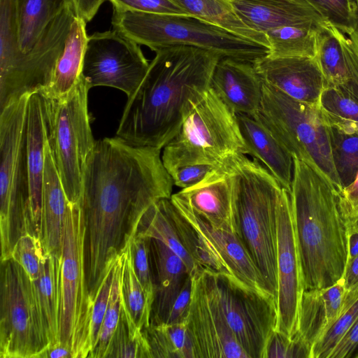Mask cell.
I'll return each instance as SVG.
<instances>
[{"label":"cell","mask_w":358,"mask_h":358,"mask_svg":"<svg viewBox=\"0 0 358 358\" xmlns=\"http://www.w3.org/2000/svg\"><path fill=\"white\" fill-rule=\"evenodd\" d=\"M358 317V282L346 289L341 313L313 345L310 358H328L336 343Z\"/></svg>","instance_id":"8d00e7d4"},{"label":"cell","mask_w":358,"mask_h":358,"mask_svg":"<svg viewBox=\"0 0 358 358\" xmlns=\"http://www.w3.org/2000/svg\"><path fill=\"white\" fill-rule=\"evenodd\" d=\"M152 358H195L185 322L152 324L143 329Z\"/></svg>","instance_id":"e575fe53"},{"label":"cell","mask_w":358,"mask_h":358,"mask_svg":"<svg viewBox=\"0 0 358 358\" xmlns=\"http://www.w3.org/2000/svg\"><path fill=\"white\" fill-rule=\"evenodd\" d=\"M277 273L276 330L292 338L297 330L304 289L290 196L285 188L282 189L278 206Z\"/></svg>","instance_id":"2e32d148"},{"label":"cell","mask_w":358,"mask_h":358,"mask_svg":"<svg viewBox=\"0 0 358 358\" xmlns=\"http://www.w3.org/2000/svg\"><path fill=\"white\" fill-rule=\"evenodd\" d=\"M76 12L69 4L48 25L34 48L21 52L15 13H0V110L26 94L45 92L51 85Z\"/></svg>","instance_id":"8992f818"},{"label":"cell","mask_w":358,"mask_h":358,"mask_svg":"<svg viewBox=\"0 0 358 358\" xmlns=\"http://www.w3.org/2000/svg\"><path fill=\"white\" fill-rule=\"evenodd\" d=\"M36 358H73L69 348L60 342L48 345Z\"/></svg>","instance_id":"db71d44e"},{"label":"cell","mask_w":358,"mask_h":358,"mask_svg":"<svg viewBox=\"0 0 358 358\" xmlns=\"http://www.w3.org/2000/svg\"><path fill=\"white\" fill-rule=\"evenodd\" d=\"M161 150L115 136L96 141L88 157L78 203L85 218L86 275L92 300L135 237L144 213L172 195L173 182Z\"/></svg>","instance_id":"6da1fadb"},{"label":"cell","mask_w":358,"mask_h":358,"mask_svg":"<svg viewBox=\"0 0 358 358\" xmlns=\"http://www.w3.org/2000/svg\"><path fill=\"white\" fill-rule=\"evenodd\" d=\"M72 0H15L19 48L31 50L50 23Z\"/></svg>","instance_id":"83f0119b"},{"label":"cell","mask_w":358,"mask_h":358,"mask_svg":"<svg viewBox=\"0 0 358 358\" xmlns=\"http://www.w3.org/2000/svg\"><path fill=\"white\" fill-rule=\"evenodd\" d=\"M329 23L348 36L357 25L356 0H305Z\"/></svg>","instance_id":"60d3db41"},{"label":"cell","mask_w":358,"mask_h":358,"mask_svg":"<svg viewBox=\"0 0 358 358\" xmlns=\"http://www.w3.org/2000/svg\"><path fill=\"white\" fill-rule=\"evenodd\" d=\"M340 30L327 23L320 30L315 57L327 87L344 89L350 80V71L340 39Z\"/></svg>","instance_id":"d6a6232c"},{"label":"cell","mask_w":358,"mask_h":358,"mask_svg":"<svg viewBox=\"0 0 358 358\" xmlns=\"http://www.w3.org/2000/svg\"><path fill=\"white\" fill-rule=\"evenodd\" d=\"M236 117L247 155L261 162L289 192L294 174L292 155L254 117L245 114H236Z\"/></svg>","instance_id":"d4e9b609"},{"label":"cell","mask_w":358,"mask_h":358,"mask_svg":"<svg viewBox=\"0 0 358 358\" xmlns=\"http://www.w3.org/2000/svg\"><path fill=\"white\" fill-rule=\"evenodd\" d=\"M45 257L39 237L27 233L22 235L17 241L11 258L16 261L24 269L29 278L34 281L40 276Z\"/></svg>","instance_id":"b9f144b4"},{"label":"cell","mask_w":358,"mask_h":358,"mask_svg":"<svg viewBox=\"0 0 358 358\" xmlns=\"http://www.w3.org/2000/svg\"><path fill=\"white\" fill-rule=\"evenodd\" d=\"M241 20L265 34L283 26L323 27L328 22L310 4L289 0H230Z\"/></svg>","instance_id":"7402d4cb"},{"label":"cell","mask_w":358,"mask_h":358,"mask_svg":"<svg viewBox=\"0 0 358 358\" xmlns=\"http://www.w3.org/2000/svg\"><path fill=\"white\" fill-rule=\"evenodd\" d=\"M48 139L44 94L29 95L26 120L27 162L29 186V232L40 238L45 145Z\"/></svg>","instance_id":"d6986e66"},{"label":"cell","mask_w":358,"mask_h":358,"mask_svg":"<svg viewBox=\"0 0 358 358\" xmlns=\"http://www.w3.org/2000/svg\"><path fill=\"white\" fill-rule=\"evenodd\" d=\"M129 245L136 274L145 291L154 301L155 291L150 257V238L135 236Z\"/></svg>","instance_id":"7bdbcfd3"},{"label":"cell","mask_w":358,"mask_h":358,"mask_svg":"<svg viewBox=\"0 0 358 358\" xmlns=\"http://www.w3.org/2000/svg\"><path fill=\"white\" fill-rule=\"evenodd\" d=\"M155 300L150 324H164L189 275L183 260L162 242L150 238Z\"/></svg>","instance_id":"cb8c5ba5"},{"label":"cell","mask_w":358,"mask_h":358,"mask_svg":"<svg viewBox=\"0 0 358 358\" xmlns=\"http://www.w3.org/2000/svg\"><path fill=\"white\" fill-rule=\"evenodd\" d=\"M114 266L115 264L106 273L94 299L90 334L92 352L97 343L99 331L107 309L113 278Z\"/></svg>","instance_id":"bcb514c9"},{"label":"cell","mask_w":358,"mask_h":358,"mask_svg":"<svg viewBox=\"0 0 358 358\" xmlns=\"http://www.w3.org/2000/svg\"><path fill=\"white\" fill-rule=\"evenodd\" d=\"M45 255L40 276L32 282L50 345L59 342L56 282L57 257L52 255Z\"/></svg>","instance_id":"836d02e7"},{"label":"cell","mask_w":358,"mask_h":358,"mask_svg":"<svg viewBox=\"0 0 358 358\" xmlns=\"http://www.w3.org/2000/svg\"><path fill=\"white\" fill-rule=\"evenodd\" d=\"M49 343L32 280L13 259L0 266V357L36 358Z\"/></svg>","instance_id":"7c38bea8"},{"label":"cell","mask_w":358,"mask_h":358,"mask_svg":"<svg viewBox=\"0 0 358 358\" xmlns=\"http://www.w3.org/2000/svg\"><path fill=\"white\" fill-rule=\"evenodd\" d=\"M208 292L249 358H264L268 341L276 330L275 299L221 274L202 271Z\"/></svg>","instance_id":"4fadbf2b"},{"label":"cell","mask_w":358,"mask_h":358,"mask_svg":"<svg viewBox=\"0 0 358 358\" xmlns=\"http://www.w3.org/2000/svg\"><path fill=\"white\" fill-rule=\"evenodd\" d=\"M338 199L345 220L358 211V174L352 183L338 192Z\"/></svg>","instance_id":"816d5d0a"},{"label":"cell","mask_w":358,"mask_h":358,"mask_svg":"<svg viewBox=\"0 0 358 358\" xmlns=\"http://www.w3.org/2000/svg\"><path fill=\"white\" fill-rule=\"evenodd\" d=\"M339 36L350 76V83L343 90L358 99V20L352 33L347 36L340 31Z\"/></svg>","instance_id":"7dc6e473"},{"label":"cell","mask_w":358,"mask_h":358,"mask_svg":"<svg viewBox=\"0 0 358 358\" xmlns=\"http://www.w3.org/2000/svg\"><path fill=\"white\" fill-rule=\"evenodd\" d=\"M112 24L113 29L152 51L170 45H189L252 64L269 53L266 46L193 15L113 9Z\"/></svg>","instance_id":"5b68a950"},{"label":"cell","mask_w":358,"mask_h":358,"mask_svg":"<svg viewBox=\"0 0 358 358\" xmlns=\"http://www.w3.org/2000/svg\"><path fill=\"white\" fill-rule=\"evenodd\" d=\"M113 9L133 10L144 13L189 15L182 8L173 0H109Z\"/></svg>","instance_id":"f6af8a7d"},{"label":"cell","mask_w":358,"mask_h":358,"mask_svg":"<svg viewBox=\"0 0 358 358\" xmlns=\"http://www.w3.org/2000/svg\"><path fill=\"white\" fill-rule=\"evenodd\" d=\"M104 357L152 358L143 330L128 321L122 303L120 320Z\"/></svg>","instance_id":"f35d334b"},{"label":"cell","mask_w":358,"mask_h":358,"mask_svg":"<svg viewBox=\"0 0 358 358\" xmlns=\"http://www.w3.org/2000/svg\"><path fill=\"white\" fill-rule=\"evenodd\" d=\"M69 202L47 139L40 234L45 255H52L57 258L60 256L64 221Z\"/></svg>","instance_id":"484cf974"},{"label":"cell","mask_w":358,"mask_h":358,"mask_svg":"<svg viewBox=\"0 0 358 358\" xmlns=\"http://www.w3.org/2000/svg\"><path fill=\"white\" fill-rule=\"evenodd\" d=\"M155 52L143 80L128 96L116 136L134 145L162 150L210 87L222 57L183 45Z\"/></svg>","instance_id":"7a4b0ae2"},{"label":"cell","mask_w":358,"mask_h":358,"mask_svg":"<svg viewBox=\"0 0 358 358\" xmlns=\"http://www.w3.org/2000/svg\"><path fill=\"white\" fill-rule=\"evenodd\" d=\"M329 127L333 162L343 189L358 174V133L348 134Z\"/></svg>","instance_id":"74e56055"},{"label":"cell","mask_w":358,"mask_h":358,"mask_svg":"<svg viewBox=\"0 0 358 358\" xmlns=\"http://www.w3.org/2000/svg\"><path fill=\"white\" fill-rule=\"evenodd\" d=\"M171 198L152 204L143 215L136 236L158 240L178 255L186 264L189 275L199 270L186 249L173 222L170 213Z\"/></svg>","instance_id":"f546056e"},{"label":"cell","mask_w":358,"mask_h":358,"mask_svg":"<svg viewBox=\"0 0 358 358\" xmlns=\"http://www.w3.org/2000/svg\"><path fill=\"white\" fill-rule=\"evenodd\" d=\"M173 194L212 226L237 234L227 159L200 182Z\"/></svg>","instance_id":"ffe728a7"},{"label":"cell","mask_w":358,"mask_h":358,"mask_svg":"<svg viewBox=\"0 0 358 358\" xmlns=\"http://www.w3.org/2000/svg\"><path fill=\"white\" fill-rule=\"evenodd\" d=\"M354 358H358V352L355 355V356L354 357Z\"/></svg>","instance_id":"91938a15"},{"label":"cell","mask_w":358,"mask_h":358,"mask_svg":"<svg viewBox=\"0 0 358 358\" xmlns=\"http://www.w3.org/2000/svg\"><path fill=\"white\" fill-rule=\"evenodd\" d=\"M210 87L234 113L252 117L257 113L263 80L252 63L221 58L213 71Z\"/></svg>","instance_id":"44dd1931"},{"label":"cell","mask_w":358,"mask_h":358,"mask_svg":"<svg viewBox=\"0 0 358 358\" xmlns=\"http://www.w3.org/2000/svg\"><path fill=\"white\" fill-rule=\"evenodd\" d=\"M348 229L358 231V211L346 219Z\"/></svg>","instance_id":"6f0895ef"},{"label":"cell","mask_w":358,"mask_h":358,"mask_svg":"<svg viewBox=\"0 0 358 358\" xmlns=\"http://www.w3.org/2000/svg\"><path fill=\"white\" fill-rule=\"evenodd\" d=\"M323 27L283 26L268 30L264 34L269 44L268 56L315 58Z\"/></svg>","instance_id":"1f68e13d"},{"label":"cell","mask_w":358,"mask_h":358,"mask_svg":"<svg viewBox=\"0 0 358 358\" xmlns=\"http://www.w3.org/2000/svg\"><path fill=\"white\" fill-rule=\"evenodd\" d=\"M253 65L266 83L297 101L318 106L327 85L315 58L266 55Z\"/></svg>","instance_id":"ac0fdd59"},{"label":"cell","mask_w":358,"mask_h":358,"mask_svg":"<svg viewBox=\"0 0 358 358\" xmlns=\"http://www.w3.org/2000/svg\"><path fill=\"white\" fill-rule=\"evenodd\" d=\"M260 122L292 156L316 166L342 187L333 162L329 127L318 106L297 101L263 80Z\"/></svg>","instance_id":"30bf717a"},{"label":"cell","mask_w":358,"mask_h":358,"mask_svg":"<svg viewBox=\"0 0 358 358\" xmlns=\"http://www.w3.org/2000/svg\"><path fill=\"white\" fill-rule=\"evenodd\" d=\"M122 266V255L117 257L115 263L107 309L99 331L97 343L89 357H104L117 326L121 311L120 276Z\"/></svg>","instance_id":"ab89813d"},{"label":"cell","mask_w":358,"mask_h":358,"mask_svg":"<svg viewBox=\"0 0 358 358\" xmlns=\"http://www.w3.org/2000/svg\"><path fill=\"white\" fill-rule=\"evenodd\" d=\"M358 352V317L334 346L328 358L354 357Z\"/></svg>","instance_id":"f907efd6"},{"label":"cell","mask_w":358,"mask_h":358,"mask_svg":"<svg viewBox=\"0 0 358 358\" xmlns=\"http://www.w3.org/2000/svg\"><path fill=\"white\" fill-rule=\"evenodd\" d=\"M246 155L236 114L210 87L163 148L162 159L169 174L196 164L218 166L236 155Z\"/></svg>","instance_id":"ba28073f"},{"label":"cell","mask_w":358,"mask_h":358,"mask_svg":"<svg viewBox=\"0 0 358 358\" xmlns=\"http://www.w3.org/2000/svg\"><path fill=\"white\" fill-rule=\"evenodd\" d=\"M184 322L195 358H249L208 292L202 271L192 276L190 304Z\"/></svg>","instance_id":"e0dca14e"},{"label":"cell","mask_w":358,"mask_h":358,"mask_svg":"<svg viewBox=\"0 0 358 358\" xmlns=\"http://www.w3.org/2000/svg\"><path fill=\"white\" fill-rule=\"evenodd\" d=\"M86 223L78 203L69 202L65 215L61 254L57 258V296L59 342L73 358L89 357L94 301L87 283Z\"/></svg>","instance_id":"52a82bcc"},{"label":"cell","mask_w":358,"mask_h":358,"mask_svg":"<svg viewBox=\"0 0 358 358\" xmlns=\"http://www.w3.org/2000/svg\"><path fill=\"white\" fill-rule=\"evenodd\" d=\"M105 0H72L77 17L86 23L93 19Z\"/></svg>","instance_id":"f5cc1de1"},{"label":"cell","mask_w":358,"mask_h":358,"mask_svg":"<svg viewBox=\"0 0 358 358\" xmlns=\"http://www.w3.org/2000/svg\"><path fill=\"white\" fill-rule=\"evenodd\" d=\"M171 199L194 231V259L199 270L227 276L243 286L271 295L236 233L212 226L173 194Z\"/></svg>","instance_id":"5bb4252c"},{"label":"cell","mask_w":358,"mask_h":358,"mask_svg":"<svg viewBox=\"0 0 358 358\" xmlns=\"http://www.w3.org/2000/svg\"><path fill=\"white\" fill-rule=\"evenodd\" d=\"M346 289L342 278L331 286L304 290L299 306L297 337L311 349L338 317Z\"/></svg>","instance_id":"603a6c76"},{"label":"cell","mask_w":358,"mask_h":358,"mask_svg":"<svg viewBox=\"0 0 358 358\" xmlns=\"http://www.w3.org/2000/svg\"><path fill=\"white\" fill-rule=\"evenodd\" d=\"M292 218L304 290L333 285L348 262V225L336 187L316 166L294 157Z\"/></svg>","instance_id":"3957f363"},{"label":"cell","mask_w":358,"mask_h":358,"mask_svg":"<svg viewBox=\"0 0 358 358\" xmlns=\"http://www.w3.org/2000/svg\"><path fill=\"white\" fill-rule=\"evenodd\" d=\"M227 164L237 234L276 301L278 206L283 187L258 160L245 155L231 156Z\"/></svg>","instance_id":"277c9868"},{"label":"cell","mask_w":358,"mask_h":358,"mask_svg":"<svg viewBox=\"0 0 358 358\" xmlns=\"http://www.w3.org/2000/svg\"><path fill=\"white\" fill-rule=\"evenodd\" d=\"M192 294V276L186 279L164 324L183 322L187 315Z\"/></svg>","instance_id":"681fc988"},{"label":"cell","mask_w":358,"mask_h":358,"mask_svg":"<svg viewBox=\"0 0 358 358\" xmlns=\"http://www.w3.org/2000/svg\"><path fill=\"white\" fill-rule=\"evenodd\" d=\"M311 348L296 336L275 330L266 347L264 358H310Z\"/></svg>","instance_id":"ee69618b"},{"label":"cell","mask_w":358,"mask_h":358,"mask_svg":"<svg viewBox=\"0 0 358 358\" xmlns=\"http://www.w3.org/2000/svg\"><path fill=\"white\" fill-rule=\"evenodd\" d=\"M348 261L358 255V231L348 230Z\"/></svg>","instance_id":"9f6ffc18"},{"label":"cell","mask_w":358,"mask_h":358,"mask_svg":"<svg viewBox=\"0 0 358 358\" xmlns=\"http://www.w3.org/2000/svg\"><path fill=\"white\" fill-rule=\"evenodd\" d=\"M173 1L189 15L269 48L266 35L247 25L236 13L230 0Z\"/></svg>","instance_id":"f1b7e54d"},{"label":"cell","mask_w":358,"mask_h":358,"mask_svg":"<svg viewBox=\"0 0 358 358\" xmlns=\"http://www.w3.org/2000/svg\"><path fill=\"white\" fill-rule=\"evenodd\" d=\"M343 278L346 289L358 282V255L347 262Z\"/></svg>","instance_id":"11a10c76"},{"label":"cell","mask_w":358,"mask_h":358,"mask_svg":"<svg viewBox=\"0 0 358 358\" xmlns=\"http://www.w3.org/2000/svg\"><path fill=\"white\" fill-rule=\"evenodd\" d=\"M318 107L329 127L358 133V99L353 95L341 88L326 87Z\"/></svg>","instance_id":"d590c367"},{"label":"cell","mask_w":358,"mask_h":358,"mask_svg":"<svg viewBox=\"0 0 358 358\" xmlns=\"http://www.w3.org/2000/svg\"><path fill=\"white\" fill-rule=\"evenodd\" d=\"M120 296L129 322L140 330L149 327L154 301L136 274L129 245L122 254Z\"/></svg>","instance_id":"4dcf8cb0"},{"label":"cell","mask_w":358,"mask_h":358,"mask_svg":"<svg viewBox=\"0 0 358 358\" xmlns=\"http://www.w3.org/2000/svg\"><path fill=\"white\" fill-rule=\"evenodd\" d=\"M289 1H296V2H299V3H308L309 4L308 2H306L305 0H289Z\"/></svg>","instance_id":"680465c9"},{"label":"cell","mask_w":358,"mask_h":358,"mask_svg":"<svg viewBox=\"0 0 358 358\" xmlns=\"http://www.w3.org/2000/svg\"><path fill=\"white\" fill-rule=\"evenodd\" d=\"M85 27L86 22L76 16L57 63L51 85L47 91L42 92L46 96L60 97L69 92L78 80L88 39Z\"/></svg>","instance_id":"4316f807"},{"label":"cell","mask_w":358,"mask_h":358,"mask_svg":"<svg viewBox=\"0 0 358 358\" xmlns=\"http://www.w3.org/2000/svg\"><path fill=\"white\" fill-rule=\"evenodd\" d=\"M90 85L81 74L64 95L51 98L43 92L48 141L65 194L71 203L79 200L83 175L96 141L88 111Z\"/></svg>","instance_id":"8fae6325"},{"label":"cell","mask_w":358,"mask_h":358,"mask_svg":"<svg viewBox=\"0 0 358 358\" xmlns=\"http://www.w3.org/2000/svg\"><path fill=\"white\" fill-rule=\"evenodd\" d=\"M149 65L139 44L113 29L88 36L81 74L91 88L113 87L128 97L143 80Z\"/></svg>","instance_id":"9a60e30c"},{"label":"cell","mask_w":358,"mask_h":358,"mask_svg":"<svg viewBox=\"0 0 358 358\" xmlns=\"http://www.w3.org/2000/svg\"><path fill=\"white\" fill-rule=\"evenodd\" d=\"M30 94L0 110L1 261L11 258L18 239L29 233L26 120Z\"/></svg>","instance_id":"9c48e42d"},{"label":"cell","mask_w":358,"mask_h":358,"mask_svg":"<svg viewBox=\"0 0 358 358\" xmlns=\"http://www.w3.org/2000/svg\"><path fill=\"white\" fill-rule=\"evenodd\" d=\"M219 166L207 164L186 165L178 168L170 176L174 185L185 189L200 182Z\"/></svg>","instance_id":"c3c4849f"}]
</instances>
